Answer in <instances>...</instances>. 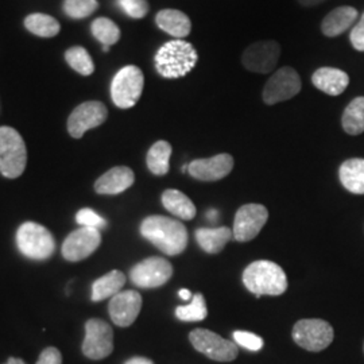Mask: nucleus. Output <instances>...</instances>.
Instances as JSON below:
<instances>
[{"label": "nucleus", "instance_id": "f257e3e1", "mask_svg": "<svg viewBox=\"0 0 364 364\" xmlns=\"http://www.w3.org/2000/svg\"><path fill=\"white\" fill-rule=\"evenodd\" d=\"M141 234L164 254L174 257L188 246V231L181 221L166 216H149L141 224Z\"/></svg>", "mask_w": 364, "mask_h": 364}, {"label": "nucleus", "instance_id": "f03ea898", "mask_svg": "<svg viewBox=\"0 0 364 364\" xmlns=\"http://www.w3.org/2000/svg\"><path fill=\"white\" fill-rule=\"evenodd\" d=\"M198 54L191 42L173 39L166 42L156 54V72L165 78H180L193 70Z\"/></svg>", "mask_w": 364, "mask_h": 364}, {"label": "nucleus", "instance_id": "7ed1b4c3", "mask_svg": "<svg viewBox=\"0 0 364 364\" xmlns=\"http://www.w3.org/2000/svg\"><path fill=\"white\" fill-rule=\"evenodd\" d=\"M243 284L257 299L281 296L287 291V277L284 269L272 260H255L246 267Z\"/></svg>", "mask_w": 364, "mask_h": 364}, {"label": "nucleus", "instance_id": "20e7f679", "mask_svg": "<svg viewBox=\"0 0 364 364\" xmlns=\"http://www.w3.org/2000/svg\"><path fill=\"white\" fill-rule=\"evenodd\" d=\"M26 144L13 127H0V173L7 178H18L26 169Z\"/></svg>", "mask_w": 364, "mask_h": 364}, {"label": "nucleus", "instance_id": "39448f33", "mask_svg": "<svg viewBox=\"0 0 364 364\" xmlns=\"http://www.w3.org/2000/svg\"><path fill=\"white\" fill-rule=\"evenodd\" d=\"M16 245L19 251L30 259L46 260L54 254L55 242L48 228L27 221L16 232Z\"/></svg>", "mask_w": 364, "mask_h": 364}, {"label": "nucleus", "instance_id": "423d86ee", "mask_svg": "<svg viewBox=\"0 0 364 364\" xmlns=\"http://www.w3.org/2000/svg\"><path fill=\"white\" fill-rule=\"evenodd\" d=\"M144 85L142 70L135 65L124 66L117 72L111 84V97L114 105L122 109L134 107L142 96Z\"/></svg>", "mask_w": 364, "mask_h": 364}, {"label": "nucleus", "instance_id": "0eeeda50", "mask_svg": "<svg viewBox=\"0 0 364 364\" xmlns=\"http://www.w3.org/2000/svg\"><path fill=\"white\" fill-rule=\"evenodd\" d=\"M333 338L332 326L320 318L299 320L293 328V340L306 351H323L331 346Z\"/></svg>", "mask_w": 364, "mask_h": 364}, {"label": "nucleus", "instance_id": "6e6552de", "mask_svg": "<svg viewBox=\"0 0 364 364\" xmlns=\"http://www.w3.org/2000/svg\"><path fill=\"white\" fill-rule=\"evenodd\" d=\"M189 340L196 350L216 362H232L236 359L239 348L234 341L223 338L208 329H195L191 332Z\"/></svg>", "mask_w": 364, "mask_h": 364}, {"label": "nucleus", "instance_id": "1a4fd4ad", "mask_svg": "<svg viewBox=\"0 0 364 364\" xmlns=\"http://www.w3.org/2000/svg\"><path fill=\"white\" fill-rule=\"evenodd\" d=\"M301 87L302 82L297 70L290 66H284L267 80L262 97L266 105H277L293 99L296 95H299Z\"/></svg>", "mask_w": 364, "mask_h": 364}, {"label": "nucleus", "instance_id": "9d476101", "mask_svg": "<svg viewBox=\"0 0 364 364\" xmlns=\"http://www.w3.org/2000/svg\"><path fill=\"white\" fill-rule=\"evenodd\" d=\"M114 351V331L100 318H91L85 324L82 353L92 360H102Z\"/></svg>", "mask_w": 364, "mask_h": 364}, {"label": "nucleus", "instance_id": "9b49d317", "mask_svg": "<svg viewBox=\"0 0 364 364\" xmlns=\"http://www.w3.org/2000/svg\"><path fill=\"white\" fill-rule=\"evenodd\" d=\"M173 275V266L169 260L151 257L135 264L130 272V278L134 285L153 289L164 287Z\"/></svg>", "mask_w": 364, "mask_h": 364}, {"label": "nucleus", "instance_id": "f8f14e48", "mask_svg": "<svg viewBox=\"0 0 364 364\" xmlns=\"http://www.w3.org/2000/svg\"><path fill=\"white\" fill-rule=\"evenodd\" d=\"M281 57V46L275 41H258L250 45L242 55V64L254 73H272Z\"/></svg>", "mask_w": 364, "mask_h": 364}, {"label": "nucleus", "instance_id": "ddd939ff", "mask_svg": "<svg viewBox=\"0 0 364 364\" xmlns=\"http://www.w3.org/2000/svg\"><path fill=\"white\" fill-rule=\"evenodd\" d=\"M269 219V210L260 204H246L235 215L234 234L237 242H250L255 239Z\"/></svg>", "mask_w": 364, "mask_h": 364}, {"label": "nucleus", "instance_id": "4468645a", "mask_svg": "<svg viewBox=\"0 0 364 364\" xmlns=\"http://www.w3.org/2000/svg\"><path fill=\"white\" fill-rule=\"evenodd\" d=\"M108 117L107 107L100 102H87L78 105L68 119L70 136L81 138L85 132L103 124Z\"/></svg>", "mask_w": 364, "mask_h": 364}, {"label": "nucleus", "instance_id": "2eb2a0df", "mask_svg": "<svg viewBox=\"0 0 364 364\" xmlns=\"http://www.w3.org/2000/svg\"><path fill=\"white\" fill-rule=\"evenodd\" d=\"M102 243V235L96 228L81 227L69 235L63 245V255L69 262H80L92 255Z\"/></svg>", "mask_w": 364, "mask_h": 364}, {"label": "nucleus", "instance_id": "dca6fc26", "mask_svg": "<svg viewBox=\"0 0 364 364\" xmlns=\"http://www.w3.org/2000/svg\"><path fill=\"white\" fill-rule=\"evenodd\" d=\"M141 309L142 296L135 290L119 291L117 296L111 299L108 305L111 320L115 326L122 328L132 326L136 317L139 316Z\"/></svg>", "mask_w": 364, "mask_h": 364}, {"label": "nucleus", "instance_id": "f3484780", "mask_svg": "<svg viewBox=\"0 0 364 364\" xmlns=\"http://www.w3.org/2000/svg\"><path fill=\"white\" fill-rule=\"evenodd\" d=\"M234 169V158L230 154H218L210 158L195 159L188 165L189 174L198 181H219Z\"/></svg>", "mask_w": 364, "mask_h": 364}, {"label": "nucleus", "instance_id": "a211bd4d", "mask_svg": "<svg viewBox=\"0 0 364 364\" xmlns=\"http://www.w3.org/2000/svg\"><path fill=\"white\" fill-rule=\"evenodd\" d=\"M135 181L134 171L127 166H117L105 173L96 183L95 191L99 195H119L131 188Z\"/></svg>", "mask_w": 364, "mask_h": 364}, {"label": "nucleus", "instance_id": "6ab92c4d", "mask_svg": "<svg viewBox=\"0 0 364 364\" xmlns=\"http://www.w3.org/2000/svg\"><path fill=\"white\" fill-rule=\"evenodd\" d=\"M313 85L329 96H338L347 90L350 77L336 68H320L312 76Z\"/></svg>", "mask_w": 364, "mask_h": 364}, {"label": "nucleus", "instance_id": "aec40b11", "mask_svg": "<svg viewBox=\"0 0 364 364\" xmlns=\"http://www.w3.org/2000/svg\"><path fill=\"white\" fill-rule=\"evenodd\" d=\"M156 22L162 31L168 33L176 39L186 38L192 30V22L189 16L180 10H162L156 14Z\"/></svg>", "mask_w": 364, "mask_h": 364}, {"label": "nucleus", "instance_id": "412c9836", "mask_svg": "<svg viewBox=\"0 0 364 364\" xmlns=\"http://www.w3.org/2000/svg\"><path fill=\"white\" fill-rule=\"evenodd\" d=\"M356 19H358L356 9L350 6L338 7L324 18L321 25L323 34L326 37H338L344 31H347L356 22Z\"/></svg>", "mask_w": 364, "mask_h": 364}, {"label": "nucleus", "instance_id": "4be33fe9", "mask_svg": "<svg viewBox=\"0 0 364 364\" xmlns=\"http://www.w3.org/2000/svg\"><path fill=\"white\" fill-rule=\"evenodd\" d=\"M338 178L343 186L353 195H364V159L352 158L338 169Z\"/></svg>", "mask_w": 364, "mask_h": 364}, {"label": "nucleus", "instance_id": "5701e85b", "mask_svg": "<svg viewBox=\"0 0 364 364\" xmlns=\"http://www.w3.org/2000/svg\"><path fill=\"white\" fill-rule=\"evenodd\" d=\"M232 237V230L228 227L198 228L196 231V240L198 246L208 254H219Z\"/></svg>", "mask_w": 364, "mask_h": 364}, {"label": "nucleus", "instance_id": "b1692460", "mask_svg": "<svg viewBox=\"0 0 364 364\" xmlns=\"http://www.w3.org/2000/svg\"><path fill=\"white\" fill-rule=\"evenodd\" d=\"M126 284V275L119 272L112 270L103 275L102 278L96 279L92 285V301L99 302L103 299H112L122 290V287Z\"/></svg>", "mask_w": 364, "mask_h": 364}, {"label": "nucleus", "instance_id": "393cba45", "mask_svg": "<svg viewBox=\"0 0 364 364\" xmlns=\"http://www.w3.org/2000/svg\"><path fill=\"white\" fill-rule=\"evenodd\" d=\"M162 204L171 215H174L181 220H192L197 212L192 200L176 189H168L164 192Z\"/></svg>", "mask_w": 364, "mask_h": 364}, {"label": "nucleus", "instance_id": "a878e982", "mask_svg": "<svg viewBox=\"0 0 364 364\" xmlns=\"http://www.w3.org/2000/svg\"><path fill=\"white\" fill-rule=\"evenodd\" d=\"M171 146L166 141H158L147 153V168L156 176H165L170 169Z\"/></svg>", "mask_w": 364, "mask_h": 364}, {"label": "nucleus", "instance_id": "bb28decb", "mask_svg": "<svg viewBox=\"0 0 364 364\" xmlns=\"http://www.w3.org/2000/svg\"><path fill=\"white\" fill-rule=\"evenodd\" d=\"M343 129L350 135H360L364 132V97L353 99L341 117Z\"/></svg>", "mask_w": 364, "mask_h": 364}, {"label": "nucleus", "instance_id": "cd10ccee", "mask_svg": "<svg viewBox=\"0 0 364 364\" xmlns=\"http://www.w3.org/2000/svg\"><path fill=\"white\" fill-rule=\"evenodd\" d=\"M25 26L33 34L43 37V38H52L60 33V23L46 14H31L25 19Z\"/></svg>", "mask_w": 364, "mask_h": 364}, {"label": "nucleus", "instance_id": "c85d7f7f", "mask_svg": "<svg viewBox=\"0 0 364 364\" xmlns=\"http://www.w3.org/2000/svg\"><path fill=\"white\" fill-rule=\"evenodd\" d=\"M92 34L103 46L111 48L120 39V28L108 18H97L92 23Z\"/></svg>", "mask_w": 364, "mask_h": 364}, {"label": "nucleus", "instance_id": "c756f323", "mask_svg": "<svg viewBox=\"0 0 364 364\" xmlns=\"http://www.w3.org/2000/svg\"><path fill=\"white\" fill-rule=\"evenodd\" d=\"M176 316L181 321L195 323V321H203L208 316V309L205 305V299L203 294H196L192 302L188 305H182L176 309Z\"/></svg>", "mask_w": 364, "mask_h": 364}, {"label": "nucleus", "instance_id": "7c9ffc66", "mask_svg": "<svg viewBox=\"0 0 364 364\" xmlns=\"http://www.w3.org/2000/svg\"><path fill=\"white\" fill-rule=\"evenodd\" d=\"M66 63L82 76H91L95 70L90 53L81 46H75L65 53Z\"/></svg>", "mask_w": 364, "mask_h": 364}, {"label": "nucleus", "instance_id": "2f4dec72", "mask_svg": "<svg viewBox=\"0 0 364 364\" xmlns=\"http://www.w3.org/2000/svg\"><path fill=\"white\" fill-rule=\"evenodd\" d=\"M99 7L97 0H65L64 10L73 19H82L95 13Z\"/></svg>", "mask_w": 364, "mask_h": 364}, {"label": "nucleus", "instance_id": "473e14b6", "mask_svg": "<svg viewBox=\"0 0 364 364\" xmlns=\"http://www.w3.org/2000/svg\"><path fill=\"white\" fill-rule=\"evenodd\" d=\"M120 9L132 19H142L149 13L147 0H117Z\"/></svg>", "mask_w": 364, "mask_h": 364}, {"label": "nucleus", "instance_id": "72a5a7b5", "mask_svg": "<svg viewBox=\"0 0 364 364\" xmlns=\"http://www.w3.org/2000/svg\"><path fill=\"white\" fill-rule=\"evenodd\" d=\"M76 221L81 227H90V228H96V230L107 227V221L100 215H97L95 210L90 208L78 210L77 215H76Z\"/></svg>", "mask_w": 364, "mask_h": 364}, {"label": "nucleus", "instance_id": "f704fd0d", "mask_svg": "<svg viewBox=\"0 0 364 364\" xmlns=\"http://www.w3.org/2000/svg\"><path fill=\"white\" fill-rule=\"evenodd\" d=\"M235 343L250 351H259L263 347V340L255 333L245 332V331H236L234 332Z\"/></svg>", "mask_w": 364, "mask_h": 364}, {"label": "nucleus", "instance_id": "c9c22d12", "mask_svg": "<svg viewBox=\"0 0 364 364\" xmlns=\"http://www.w3.org/2000/svg\"><path fill=\"white\" fill-rule=\"evenodd\" d=\"M350 39H351L352 46L358 52H364V14L360 21L356 23V26L352 28Z\"/></svg>", "mask_w": 364, "mask_h": 364}, {"label": "nucleus", "instance_id": "e433bc0d", "mask_svg": "<svg viewBox=\"0 0 364 364\" xmlns=\"http://www.w3.org/2000/svg\"><path fill=\"white\" fill-rule=\"evenodd\" d=\"M36 364H63V355L55 347H48L41 352Z\"/></svg>", "mask_w": 364, "mask_h": 364}, {"label": "nucleus", "instance_id": "4c0bfd02", "mask_svg": "<svg viewBox=\"0 0 364 364\" xmlns=\"http://www.w3.org/2000/svg\"><path fill=\"white\" fill-rule=\"evenodd\" d=\"M124 364H154L150 359L142 358V356H136V358H131Z\"/></svg>", "mask_w": 364, "mask_h": 364}, {"label": "nucleus", "instance_id": "58836bf2", "mask_svg": "<svg viewBox=\"0 0 364 364\" xmlns=\"http://www.w3.org/2000/svg\"><path fill=\"white\" fill-rule=\"evenodd\" d=\"M326 0H299V4L304 7H313V6H318L321 3H324Z\"/></svg>", "mask_w": 364, "mask_h": 364}, {"label": "nucleus", "instance_id": "ea45409f", "mask_svg": "<svg viewBox=\"0 0 364 364\" xmlns=\"http://www.w3.org/2000/svg\"><path fill=\"white\" fill-rule=\"evenodd\" d=\"M180 297H181L182 299H185V301H188V299H191L192 294H191V291H189V290L182 289V290H180Z\"/></svg>", "mask_w": 364, "mask_h": 364}, {"label": "nucleus", "instance_id": "a19ab883", "mask_svg": "<svg viewBox=\"0 0 364 364\" xmlns=\"http://www.w3.org/2000/svg\"><path fill=\"white\" fill-rule=\"evenodd\" d=\"M4 364H25V362L22 359H18V358H10Z\"/></svg>", "mask_w": 364, "mask_h": 364}, {"label": "nucleus", "instance_id": "79ce46f5", "mask_svg": "<svg viewBox=\"0 0 364 364\" xmlns=\"http://www.w3.org/2000/svg\"><path fill=\"white\" fill-rule=\"evenodd\" d=\"M216 216H219V212H218V210H210L208 213V218H210V219H215Z\"/></svg>", "mask_w": 364, "mask_h": 364}]
</instances>
